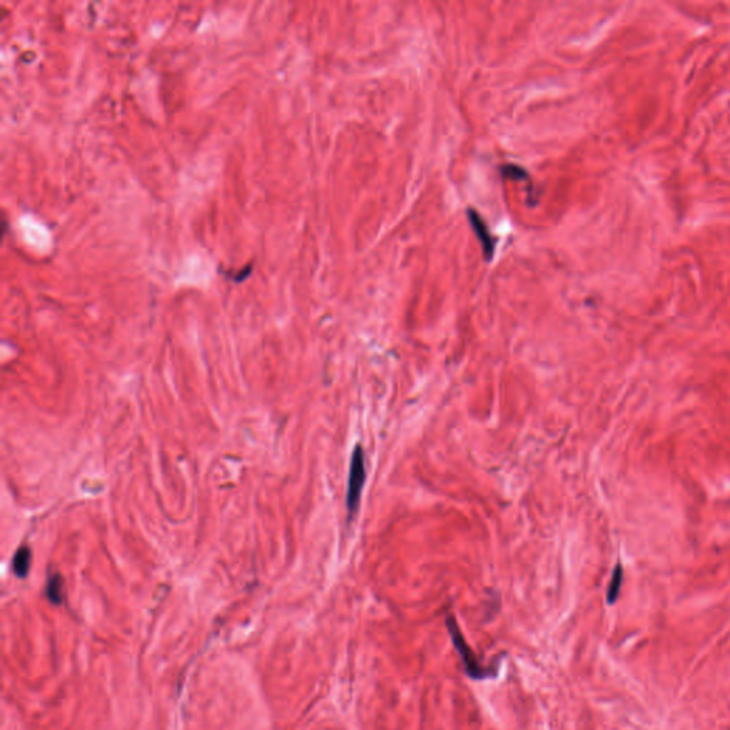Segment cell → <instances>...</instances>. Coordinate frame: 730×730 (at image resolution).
I'll list each match as a JSON object with an SVG mask.
<instances>
[{
	"label": "cell",
	"mask_w": 730,
	"mask_h": 730,
	"mask_svg": "<svg viewBox=\"0 0 730 730\" xmlns=\"http://www.w3.org/2000/svg\"><path fill=\"white\" fill-rule=\"evenodd\" d=\"M367 479V470H365V455L364 450L359 444L355 445V448L351 455V463H350V474H348V488H347V510L350 519L354 518V515L358 512L359 503H361V494L364 490V483Z\"/></svg>",
	"instance_id": "obj_2"
},
{
	"label": "cell",
	"mask_w": 730,
	"mask_h": 730,
	"mask_svg": "<svg viewBox=\"0 0 730 730\" xmlns=\"http://www.w3.org/2000/svg\"><path fill=\"white\" fill-rule=\"evenodd\" d=\"M466 213H468V220L471 222L472 226V230L479 241V244L482 247V251H483V257L486 260H491L494 257V253H495V238L492 237V234L490 233L488 227H486L485 221L482 220V217L472 209H468L466 210Z\"/></svg>",
	"instance_id": "obj_3"
},
{
	"label": "cell",
	"mask_w": 730,
	"mask_h": 730,
	"mask_svg": "<svg viewBox=\"0 0 730 730\" xmlns=\"http://www.w3.org/2000/svg\"><path fill=\"white\" fill-rule=\"evenodd\" d=\"M622 581H623V570H622L620 563H618L612 572V578H611V582H609V586H607V592H606V601L609 605H614L618 601Z\"/></svg>",
	"instance_id": "obj_5"
},
{
	"label": "cell",
	"mask_w": 730,
	"mask_h": 730,
	"mask_svg": "<svg viewBox=\"0 0 730 730\" xmlns=\"http://www.w3.org/2000/svg\"><path fill=\"white\" fill-rule=\"evenodd\" d=\"M445 625H447V629L452 639L454 647L457 649V652L462 660V667H463V672L466 676L471 678L472 680H485V679H491V678L498 676V667L501 663L499 659L494 660L490 666H485L478 659V656L475 655V652L472 651L468 642H466L454 615L447 616V619H445Z\"/></svg>",
	"instance_id": "obj_1"
},
{
	"label": "cell",
	"mask_w": 730,
	"mask_h": 730,
	"mask_svg": "<svg viewBox=\"0 0 730 730\" xmlns=\"http://www.w3.org/2000/svg\"><path fill=\"white\" fill-rule=\"evenodd\" d=\"M30 562H32V551L30 548L23 545L20 546L19 550L16 551L14 556H13V562H12V567H13V572L19 576V578H25L29 572V567H30Z\"/></svg>",
	"instance_id": "obj_4"
},
{
	"label": "cell",
	"mask_w": 730,
	"mask_h": 730,
	"mask_svg": "<svg viewBox=\"0 0 730 730\" xmlns=\"http://www.w3.org/2000/svg\"><path fill=\"white\" fill-rule=\"evenodd\" d=\"M46 595L52 603L59 605L63 599V581L60 575H53L48 581L46 586Z\"/></svg>",
	"instance_id": "obj_6"
}]
</instances>
